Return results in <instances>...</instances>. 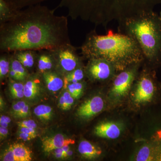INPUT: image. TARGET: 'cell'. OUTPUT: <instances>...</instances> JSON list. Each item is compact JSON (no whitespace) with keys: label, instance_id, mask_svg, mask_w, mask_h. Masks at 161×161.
<instances>
[{"label":"cell","instance_id":"obj_1","mask_svg":"<svg viewBox=\"0 0 161 161\" xmlns=\"http://www.w3.org/2000/svg\"><path fill=\"white\" fill-rule=\"evenodd\" d=\"M19 10L10 21L0 24V51L54 50L70 44L67 17L55 14L41 4Z\"/></svg>","mask_w":161,"mask_h":161},{"label":"cell","instance_id":"obj_2","mask_svg":"<svg viewBox=\"0 0 161 161\" xmlns=\"http://www.w3.org/2000/svg\"><path fill=\"white\" fill-rule=\"evenodd\" d=\"M161 0H61L72 20L89 21L107 29L109 23L153 11Z\"/></svg>","mask_w":161,"mask_h":161},{"label":"cell","instance_id":"obj_3","mask_svg":"<svg viewBox=\"0 0 161 161\" xmlns=\"http://www.w3.org/2000/svg\"><path fill=\"white\" fill-rule=\"evenodd\" d=\"M80 49L83 58L105 59L119 71L144 61L142 51L134 39L111 30L106 35H98L95 30L90 31Z\"/></svg>","mask_w":161,"mask_h":161},{"label":"cell","instance_id":"obj_4","mask_svg":"<svg viewBox=\"0 0 161 161\" xmlns=\"http://www.w3.org/2000/svg\"><path fill=\"white\" fill-rule=\"evenodd\" d=\"M118 32L136 40L144 61L153 69L161 64V22L154 11L136 15L119 21Z\"/></svg>","mask_w":161,"mask_h":161},{"label":"cell","instance_id":"obj_5","mask_svg":"<svg viewBox=\"0 0 161 161\" xmlns=\"http://www.w3.org/2000/svg\"><path fill=\"white\" fill-rule=\"evenodd\" d=\"M149 68L145 69L136 76V83L133 95L134 102L137 104L150 103L158 99L161 85L157 80L155 72Z\"/></svg>","mask_w":161,"mask_h":161},{"label":"cell","instance_id":"obj_6","mask_svg":"<svg viewBox=\"0 0 161 161\" xmlns=\"http://www.w3.org/2000/svg\"><path fill=\"white\" fill-rule=\"evenodd\" d=\"M56 59V70L64 75L74 70L81 65V58L77 53V48L70 44L54 50Z\"/></svg>","mask_w":161,"mask_h":161},{"label":"cell","instance_id":"obj_7","mask_svg":"<svg viewBox=\"0 0 161 161\" xmlns=\"http://www.w3.org/2000/svg\"><path fill=\"white\" fill-rule=\"evenodd\" d=\"M141 63L134 64L115 75L111 90L112 97L120 98L126 95L138 74L137 71Z\"/></svg>","mask_w":161,"mask_h":161},{"label":"cell","instance_id":"obj_8","mask_svg":"<svg viewBox=\"0 0 161 161\" xmlns=\"http://www.w3.org/2000/svg\"><path fill=\"white\" fill-rule=\"evenodd\" d=\"M116 69L114 65L103 59H91L85 69L86 74L94 81H105L113 79Z\"/></svg>","mask_w":161,"mask_h":161},{"label":"cell","instance_id":"obj_9","mask_svg":"<svg viewBox=\"0 0 161 161\" xmlns=\"http://www.w3.org/2000/svg\"><path fill=\"white\" fill-rule=\"evenodd\" d=\"M103 99L99 96H95L86 101L78 108L77 114L80 118L88 119L97 115L103 110Z\"/></svg>","mask_w":161,"mask_h":161},{"label":"cell","instance_id":"obj_10","mask_svg":"<svg viewBox=\"0 0 161 161\" xmlns=\"http://www.w3.org/2000/svg\"><path fill=\"white\" fill-rule=\"evenodd\" d=\"M122 132V128L119 124L113 121L103 122L95 127V135L102 138L115 139L118 138Z\"/></svg>","mask_w":161,"mask_h":161},{"label":"cell","instance_id":"obj_11","mask_svg":"<svg viewBox=\"0 0 161 161\" xmlns=\"http://www.w3.org/2000/svg\"><path fill=\"white\" fill-rule=\"evenodd\" d=\"M36 64L40 75L44 72L54 70V68H56V59L54 50H38Z\"/></svg>","mask_w":161,"mask_h":161},{"label":"cell","instance_id":"obj_12","mask_svg":"<svg viewBox=\"0 0 161 161\" xmlns=\"http://www.w3.org/2000/svg\"><path fill=\"white\" fill-rule=\"evenodd\" d=\"M43 151L50 153L56 149L75 143V141L68 138L61 134H58L51 137H44L42 140Z\"/></svg>","mask_w":161,"mask_h":161},{"label":"cell","instance_id":"obj_13","mask_svg":"<svg viewBox=\"0 0 161 161\" xmlns=\"http://www.w3.org/2000/svg\"><path fill=\"white\" fill-rule=\"evenodd\" d=\"M43 80L47 89L53 92H58L63 87L64 85V78L55 70L48 71L41 74Z\"/></svg>","mask_w":161,"mask_h":161},{"label":"cell","instance_id":"obj_14","mask_svg":"<svg viewBox=\"0 0 161 161\" xmlns=\"http://www.w3.org/2000/svg\"><path fill=\"white\" fill-rule=\"evenodd\" d=\"M11 53L27 70L31 69L36 64L38 50H22L12 52Z\"/></svg>","mask_w":161,"mask_h":161},{"label":"cell","instance_id":"obj_15","mask_svg":"<svg viewBox=\"0 0 161 161\" xmlns=\"http://www.w3.org/2000/svg\"><path fill=\"white\" fill-rule=\"evenodd\" d=\"M37 75L29 77L26 79L24 83V96L29 99H33L37 96L40 91V79Z\"/></svg>","mask_w":161,"mask_h":161},{"label":"cell","instance_id":"obj_16","mask_svg":"<svg viewBox=\"0 0 161 161\" xmlns=\"http://www.w3.org/2000/svg\"><path fill=\"white\" fill-rule=\"evenodd\" d=\"M78 151L84 158L90 159L98 157L102 153L99 148L86 140L80 142L78 146Z\"/></svg>","mask_w":161,"mask_h":161},{"label":"cell","instance_id":"obj_17","mask_svg":"<svg viewBox=\"0 0 161 161\" xmlns=\"http://www.w3.org/2000/svg\"><path fill=\"white\" fill-rule=\"evenodd\" d=\"M19 10L12 7L5 0H0V24H3L13 19Z\"/></svg>","mask_w":161,"mask_h":161},{"label":"cell","instance_id":"obj_18","mask_svg":"<svg viewBox=\"0 0 161 161\" xmlns=\"http://www.w3.org/2000/svg\"><path fill=\"white\" fill-rule=\"evenodd\" d=\"M13 150L17 161H30L32 160V153L28 147L23 143L11 145Z\"/></svg>","mask_w":161,"mask_h":161},{"label":"cell","instance_id":"obj_19","mask_svg":"<svg viewBox=\"0 0 161 161\" xmlns=\"http://www.w3.org/2000/svg\"><path fill=\"white\" fill-rule=\"evenodd\" d=\"M85 70L82 66L68 73L63 76L64 84L77 83L82 81L85 76Z\"/></svg>","mask_w":161,"mask_h":161},{"label":"cell","instance_id":"obj_20","mask_svg":"<svg viewBox=\"0 0 161 161\" xmlns=\"http://www.w3.org/2000/svg\"><path fill=\"white\" fill-rule=\"evenodd\" d=\"M0 57V78L1 80L9 76L10 69L11 53H2Z\"/></svg>","mask_w":161,"mask_h":161},{"label":"cell","instance_id":"obj_21","mask_svg":"<svg viewBox=\"0 0 161 161\" xmlns=\"http://www.w3.org/2000/svg\"><path fill=\"white\" fill-rule=\"evenodd\" d=\"M10 69L14 70L21 77L23 81L26 80L29 77L28 71L23 64L13 56L11 53Z\"/></svg>","mask_w":161,"mask_h":161},{"label":"cell","instance_id":"obj_22","mask_svg":"<svg viewBox=\"0 0 161 161\" xmlns=\"http://www.w3.org/2000/svg\"><path fill=\"white\" fill-rule=\"evenodd\" d=\"M34 113L37 117L42 120H50L53 115V109L46 105H40L35 108Z\"/></svg>","mask_w":161,"mask_h":161},{"label":"cell","instance_id":"obj_23","mask_svg":"<svg viewBox=\"0 0 161 161\" xmlns=\"http://www.w3.org/2000/svg\"><path fill=\"white\" fill-rule=\"evenodd\" d=\"M14 9H20L28 6L37 5L46 0H5Z\"/></svg>","mask_w":161,"mask_h":161},{"label":"cell","instance_id":"obj_24","mask_svg":"<svg viewBox=\"0 0 161 161\" xmlns=\"http://www.w3.org/2000/svg\"><path fill=\"white\" fill-rule=\"evenodd\" d=\"M74 101L75 98L72 96L69 92H65L60 97L58 106L64 111L70 109L74 103Z\"/></svg>","mask_w":161,"mask_h":161},{"label":"cell","instance_id":"obj_25","mask_svg":"<svg viewBox=\"0 0 161 161\" xmlns=\"http://www.w3.org/2000/svg\"><path fill=\"white\" fill-rule=\"evenodd\" d=\"M83 84L81 81L77 83H69L68 85L69 92L75 99H78L82 95L84 88Z\"/></svg>","mask_w":161,"mask_h":161},{"label":"cell","instance_id":"obj_26","mask_svg":"<svg viewBox=\"0 0 161 161\" xmlns=\"http://www.w3.org/2000/svg\"><path fill=\"white\" fill-rule=\"evenodd\" d=\"M154 159V153L151 147H144L139 151L136 160L148 161Z\"/></svg>","mask_w":161,"mask_h":161},{"label":"cell","instance_id":"obj_27","mask_svg":"<svg viewBox=\"0 0 161 161\" xmlns=\"http://www.w3.org/2000/svg\"><path fill=\"white\" fill-rule=\"evenodd\" d=\"M24 84L22 81H17L10 78L9 91L11 94L23 91Z\"/></svg>","mask_w":161,"mask_h":161},{"label":"cell","instance_id":"obj_28","mask_svg":"<svg viewBox=\"0 0 161 161\" xmlns=\"http://www.w3.org/2000/svg\"><path fill=\"white\" fill-rule=\"evenodd\" d=\"M158 137L157 140L154 147H153L155 152L156 159L161 160V128L158 130Z\"/></svg>","mask_w":161,"mask_h":161},{"label":"cell","instance_id":"obj_29","mask_svg":"<svg viewBox=\"0 0 161 161\" xmlns=\"http://www.w3.org/2000/svg\"><path fill=\"white\" fill-rule=\"evenodd\" d=\"M3 161H17L11 145L9 146L3 153Z\"/></svg>","mask_w":161,"mask_h":161},{"label":"cell","instance_id":"obj_30","mask_svg":"<svg viewBox=\"0 0 161 161\" xmlns=\"http://www.w3.org/2000/svg\"><path fill=\"white\" fill-rule=\"evenodd\" d=\"M70 150L69 146H65L62 148L54 150L53 152L55 157L58 159L64 158V154Z\"/></svg>","mask_w":161,"mask_h":161},{"label":"cell","instance_id":"obj_31","mask_svg":"<svg viewBox=\"0 0 161 161\" xmlns=\"http://www.w3.org/2000/svg\"><path fill=\"white\" fill-rule=\"evenodd\" d=\"M18 125L19 127H22V128H31V129H35L37 128V125L36 122L31 119L19 122L18 123Z\"/></svg>","mask_w":161,"mask_h":161},{"label":"cell","instance_id":"obj_32","mask_svg":"<svg viewBox=\"0 0 161 161\" xmlns=\"http://www.w3.org/2000/svg\"><path fill=\"white\" fill-rule=\"evenodd\" d=\"M26 103L23 101H20L14 104L12 107V113L15 116L26 106Z\"/></svg>","mask_w":161,"mask_h":161},{"label":"cell","instance_id":"obj_33","mask_svg":"<svg viewBox=\"0 0 161 161\" xmlns=\"http://www.w3.org/2000/svg\"><path fill=\"white\" fill-rule=\"evenodd\" d=\"M30 113V108L28 104L26 105L25 107L21 110L19 113L16 115L17 118H23L27 117L29 115Z\"/></svg>","mask_w":161,"mask_h":161},{"label":"cell","instance_id":"obj_34","mask_svg":"<svg viewBox=\"0 0 161 161\" xmlns=\"http://www.w3.org/2000/svg\"><path fill=\"white\" fill-rule=\"evenodd\" d=\"M18 136H19V138L24 141H30L36 137L34 136L19 132V131L18 132Z\"/></svg>","mask_w":161,"mask_h":161},{"label":"cell","instance_id":"obj_35","mask_svg":"<svg viewBox=\"0 0 161 161\" xmlns=\"http://www.w3.org/2000/svg\"><path fill=\"white\" fill-rule=\"evenodd\" d=\"M11 122V119L8 116L6 115H1L0 118V125L1 126L7 128L8 125Z\"/></svg>","mask_w":161,"mask_h":161},{"label":"cell","instance_id":"obj_36","mask_svg":"<svg viewBox=\"0 0 161 161\" xmlns=\"http://www.w3.org/2000/svg\"><path fill=\"white\" fill-rule=\"evenodd\" d=\"M20 129L19 131L21 132H24V133H27V134H30L36 137L37 136L36 130L35 129H31V128H22L19 127Z\"/></svg>","mask_w":161,"mask_h":161},{"label":"cell","instance_id":"obj_37","mask_svg":"<svg viewBox=\"0 0 161 161\" xmlns=\"http://www.w3.org/2000/svg\"><path fill=\"white\" fill-rule=\"evenodd\" d=\"M9 133L7 128H4L0 126V138L1 140H3L7 137Z\"/></svg>","mask_w":161,"mask_h":161},{"label":"cell","instance_id":"obj_38","mask_svg":"<svg viewBox=\"0 0 161 161\" xmlns=\"http://www.w3.org/2000/svg\"><path fill=\"white\" fill-rule=\"evenodd\" d=\"M11 95L12 97L14 98H22L24 96V92H23V91H22L21 92L11 94Z\"/></svg>","mask_w":161,"mask_h":161},{"label":"cell","instance_id":"obj_39","mask_svg":"<svg viewBox=\"0 0 161 161\" xmlns=\"http://www.w3.org/2000/svg\"><path fill=\"white\" fill-rule=\"evenodd\" d=\"M159 16L161 22V11L160 12L159 14Z\"/></svg>","mask_w":161,"mask_h":161}]
</instances>
